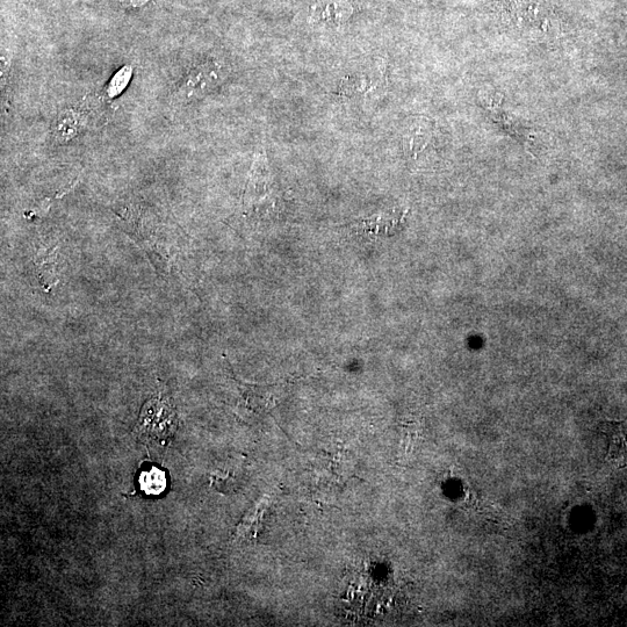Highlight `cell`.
I'll list each match as a JSON object with an SVG mask.
<instances>
[{
	"mask_svg": "<svg viewBox=\"0 0 627 627\" xmlns=\"http://www.w3.org/2000/svg\"><path fill=\"white\" fill-rule=\"evenodd\" d=\"M177 427L178 417L174 403L169 396L161 393L153 396L143 406L135 434L143 441L163 444L174 436Z\"/></svg>",
	"mask_w": 627,
	"mask_h": 627,
	"instance_id": "1",
	"label": "cell"
},
{
	"mask_svg": "<svg viewBox=\"0 0 627 627\" xmlns=\"http://www.w3.org/2000/svg\"><path fill=\"white\" fill-rule=\"evenodd\" d=\"M276 189L264 154L255 157L250 171L247 190H245L244 208L252 214L268 213L269 208L276 206Z\"/></svg>",
	"mask_w": 627,
	"mask_h": 627,
	"instance_id": "2",
	"label": "cell"
},
{
	"mask_svg": "<svg viewBox=\"0 0 627 627\" xmlns=\"http://www.w3.org/2000/svg\"><path fill=\"white\" fill-rule=\"evenodd\" d=\"M220 82V67L214 63H205L194 68L180 83L176 93L179 103H190L206 95Z\"/></svg>",
	"mask_w": 627,
	"mask_h": 627,
	"instance_id": "3",
	"label": "cell"
},
{
	"mask_svg": "<svg viewBox=\"0 0 627 627\" xmlns=\"http://www.w3.org/2000/svg\"><path fill=\"white\" fill-rule=\"evenodd\" d=\"M36 276L46 291L60 283V259L57 247L41 248L34 257Z\"/></svg>",
	"mask_w": 627,
	"mask_h": 627,
	"instance_id": "4",
	"label": "cell"
},
{
	"mask_svg": "<svg viewBox=\"0 0 627 627\" xmlns=\"http://www.w3.org/2000/svg\"><path fill=\"white\" fill-rule=\"evenodd\" d=\"M139 482L142 492L147 495H160L168 486L167 475L157 467L143 471Z\"/></svg>",
	"mask_w": 627,
	"mask_h": 627,
	"instance_id": "5",
	"label": "cell"
},
{
	"mask_svg": "<svg viewBox=\"0 0 627 627\" xmlns=\"http://www.w3.org/2000/svg\"><path fill=\"white\" fill-rule=\"evenodd\" d=\"M351 14V9L340 3L326 2L317 4L314 10V17L323 23H334L347 19Z\"/></svg>",
	"mask_w": 627,
	"mask_h": 627,
	"instance_id": "6",
	"label": "cell"
},
{
	"mask_svg": "<svg viewBox=\"0 0 627 627\" xmlns=\"http://www.w3.org/2000/svg\"><path fill=\"white\" fill-rule=\"evenodd\" d=\"M623 428V427H622ZM610 456L615 461L627 465V425L612 434L610 443Z\"/></svg>",
	"mask_w": 627,
	"mask_h": 627,
	"instance_id": "7",
	"label": "cell"
},
{
	"mask_svg": "<svg viewBox=\"0 0 627 627\" xmlns=\"http://www.w3.org/2000/svg\"><path fill=\"white\" fill-rule=\"evenodd\" d=\"M132 74L133 70L131 67H124L118 72V74H115L110 84H108V97L113 98L120 95V93L126 89L129 81H131Z\"/></svg>",
	"mask_w": 627,
	"mask_h": 627,
	"instance_id": "8",
	"label": "cell"
},
{
	"mask_svg": "<svg viewBox=\"0 0 627 627\" xmlns=\"http://www.w3.org/2000/svg\"><path fill=\"white\" fill-rule=\"evenodd\" d=\"M77 117L78 115L74 114V112H68L67 114L62 115L59 127H57V131H59L61 138L66 140L74 138L78 132V126L81 124Z\"/></svg>",
	"mask_w": 627,
	"mask_h": 627,
	"instance_id": "9",
	"label": "cell"
},
{
	"mask_svg": "<svg viewBox=\"0 0 627 627\" xmlns=\"http://www.w3.org/2000/svg\"><path fill=\"white\" fill-rule=\"evenodd\" d=\"M428 131L425 128L417 127L412 129L408 136V147L410 150L422 149L428 142Z\"/></svg>",
	"mask_w": 627,
	"mask_h": 627,
	"instance_id": "10",
	"label": "cell"
},
{
	"mask_svg": "<svg viewBox=\"0 0 627 627\" xmlns=\"http://www.w3.org/2000/svg\"><path fill=\"white\" fill-rule=\"evenodd\" d=\"M126 3H132L133 5H140L141 3H146L147 0H124Z\"/></svg>",
	"mask_w": 627,
	"mask_h": 627,
	"instance_id": "11",
	"label": "cell"
}]
</instances>
